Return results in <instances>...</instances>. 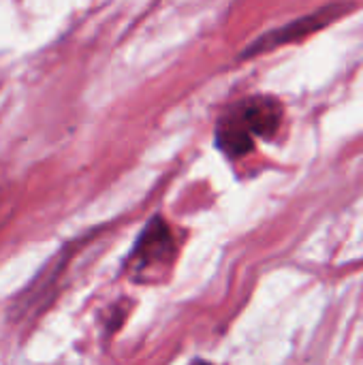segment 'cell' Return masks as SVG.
I'll list each match as a JSON object with an SVG mask.
<instances>
[{"label":"cell","instance_id":"obj_1","mask_svg":"<svg viewBox=\"0 0 363 365\" xmlns=\"http://www.w3.org/2000/svg\"><path fill=\"white\" fill-rule=\"evenodd\" d=\"M71 257H73V248H64L60 250L41 272L39 276L15 297L11 310H9V317L13 321H26L30 317H34L36 312H41L53 297L68 263H71Z\"/></svg>","mask_w":363,"mask_h":365},{"label":"cell","instance_id":"obj_7","mask_svg":"<svg viewBox=\"0 0 363 365\" xmlns=\"http://www.w3.org/2000/svg\"><path fill=\"white\" fill-rule=\"evenodd\" d=\"M0 188H2V184H0Z\"/></svg>","mask_w":363,"mask_h":365},{"label":"cell","instance_id":"obj_4","mask_svg":"<svg viewBox=\"0 0 363 365\" xmlns=\"http://www.w3.org/2000/svg\"><path fill=\"white\" fill-rule=\"evenodd\" d=\"M231 111L240 120V124L252 135V139L274 137L282 124V105L274 96H250L237 103Z\"/></svg>","mask_w":363,"mask_h":365},{"label":"cell","instance_id":"obj_2","mask_svg":"<svg viewBox=\"0 0 363 365\" xmlns=\"http://www.w3.org/2000/svg\"><path fill=\"white\" fill-rule=\"evenodd\" d=\"M344 11V6L340 4H332V6H325L321 11H315L310 15H304L282 28H276V30H270L267 34H263L261 38H257L252 45L246 47V51L242 53V58H250V56H257V53H265V51H272L280 45H287V43H293V41H300L321 28H325L327 24H332L336 17H340V13Z\"/></svg>","mask_w":363,"mask_h":365},{"label":"cell","instance_id":"obj_6","mask_svg":"<svg viewBox=\"0 0 363 365\" xmlns=\"http://www.w3.org/2000/svg\"><path fill=\"white\" fill-rule=\"evenodd\" d=\"M195 365H210V364H195Z\"/></svg>","mask_w":363,"mask_h":365},{"label":"cell","instance_id":"obj_5","mask_svg":"<svg viewBox=\"0 0 363 365\" xmlns=\"http://www.w3.org/2000/svg\"><path fill=\"white\" fill-rule=\"evenodd\" d=\"M216 143L229 158H240L252 150L255 139L229 109L216 126Z\"/></svg>","mask_w":363,"mask_h":365},{"label":"cell","instance_id":"obj_3","mask_svg":"<svg viewBox=\"0 0 363 365\" xmlns=\"http://www.w3.org/2000/svg\"><path fill=\"white\" fill-rule=\"evenodd\" d=\"M175 257V242L169 225L163 218H154L141 233L135 255H133V267L135 269H152V267H165L171 265Z\"/></svg>","mask_w":363,"mask_h":365}]
</instances>
